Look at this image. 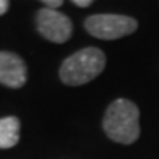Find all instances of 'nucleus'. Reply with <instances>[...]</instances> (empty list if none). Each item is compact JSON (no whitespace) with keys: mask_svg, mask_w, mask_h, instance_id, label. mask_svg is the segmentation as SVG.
I'll return each mask as SVG.
<instances>
[{"mask_svg":"<svg viewBox=\"0 0 159 159\" xmlns=\"http://www.w3.org/2000/svg\"><path fill=\"white\" fill-rule=\"evenodd\" d=\"M106 135L115 143L132 144L140 138V109L128 99H115L109 104L102 119Z\"/></svg>","mask_w":159,"mask_h":159,"instance_id":"f257e3e1","label":"nucleus"},{"mask_svg":"<svg viewBox=\"0 0 159 159\" xmlns=\"http://www.w3.org/2000/svg\"><path fill=\"white\" fill-rule=\"evenodd\" d=\"M73 5L80 7V8H86V7L93 5V2H91V0H73Z\"/></svg>","mask_w":159,"mask_h":159,"instance_id":"6e6552de","label":"nucleus"},{"mask_svg":"<svg viewBox=\"0 0 159 159\" xmlns=\"http://www.w3.org/2000/svg\"><path fill=\"white\" fill-rule=\"evenodd\" d=\"M36 25H38V31L42 38H46L50 42H55V44L67 42L73 33V25L67 15L57 10L46 8V7L38 11Z\"/></svg>","mask_w":159,"mask_h":159,"instance_id":"20e7f679","label":"nucleus"},{"mask_svg":"<svg viewBox=\"0 0 159 159\" xmlns=\"http://www.w3.org/2000/svg\"><path fill=\"white\" fill-rule=\"evenodd\" d=\"M26 83V63L15 52H0V84L18 89Z\"/></svg>","mask_w":159,"mask_h":159,"instance_id":"39448f33","label":"nucleus"},{"mask_svg":"<svg viewBox=\"0 0 159 159\" xmlns=\"http://www.w3.org/2000/svg\"><path fill=\"white\" fill-rule=\"evenodd\" d=\"M8 7H10V3L7 2V0H0V16L8 11Z\"/></svg>","mask_w":159,"mask_h":159,"instance_id":"1a4fd4ad","label":"nucleus"},{"mask_svg":"<svg viewBox=\"0 0 159 159\" xmlns=\"http://www.w3.org/2000/svg\"><path fill=\"white\" fill-rule=\"evenodd\" d=\"M138 21L127 15H115V13H99L91 15L84 20V30L93 38L102 41H114L130 36L136 31Z\"/></svg>","mask_w":159,"mask_h":159,"instance_id":"7ed1b4c3","label":"nucleus"},{"mask_svg":"<svg viewBox=\"0 0 159 159\" xmlns=\"http://www.w3.org/2000/svg\"><path fill=\"white\" fill-rule=\"evenodd\" d=\"M20 141V120L16 117L0 119V149H10Z\"/></svg>","mask_w":159,"mask_h":159,"instance_id":"423d86ee","label":"nucleus"},{"mask_svg":"<svg viewBox=\"0 0 159 159\" xmlns=\"http://www.w3.org/2000/svg\"><path fill=\"white\" fill-rule=\"evenodd\" d=\"M42 5H46V8H50V10H57L59 7L63 5L62 0H44Z\"/></svg>","mask_w":159,"mask_h":159,"instance_id":"0eeeda50","label":"nucleus"},{"mask_svg":"<svg viewBox=\"0 0 159 159\" xmlns=\"http://www.w3.org/2000/svg\"><path fill=\"white\" fill-rule=\"evenodd\" d=\"M106 68V54L98 47H84L63 60L59 76L68 86H81L98 78Z\"/></svg>","mask_w":159,"mask_h":159,"instance_id":"f03ea898","label":"nucleus"}]
</instances>
